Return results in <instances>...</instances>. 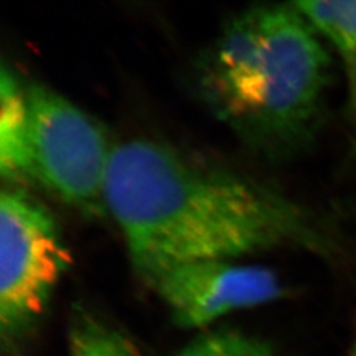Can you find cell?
I'll return each mask as SVG.
<instances>
[{"label":"cell","instance_id":"obj_1","mask_svg":"<svg viewBox=\"0 0 356 356\" xmlns=\"http://www.w3.org/2000/svg\"><path fill=\"white\" fill-rule=\"evenodd\" d=\"M104 201L148 284L189 263L327 243L305 211L279 194L147 139L113 147Z\"/></svg>","mask_w":356,"mask_h":356},{"label":"cell","instance_id":"obj_2","mask_svg":"<svg viewBox=\"0 0 356 356\" xmlns=\"http://www.w3.org/2000/svg\"><path fill=\"white\" fill-rule=\"evenodd\" d=\"M329 76V54L293 3L235 15L197 64V85L211 113L273 159L314 138Z\"/></svg>","mask_w":356,"mask_h":356},{"label":"cell","instance_id":"obj_3","mask_svg":"<svg viewBox=\"0 0 356 356\" xmlns=\"http://www.w3.org/2000/svg\"><path fill=\"white\" fill-rule=\"evenodd\" d=\"M70 266L51 211L15 188L0 195V330L13 353L42 317Z\"/></svg>","mask_w":356,"mask_h":356},{"label":"cell","instance_id":"obj_4","mask_svg":"<svg viewBox=\"0 0 356 356\" xmlns=\"http://www.w3.org/2000/svg\"><path fill=\"white\" fill-rule=\"evenodd\" d=\"M33 179L83 216L101 218L113 148L104 128L56 91L26 88Z\"/></svg>","mask_w":356,"mask_h":356},{"label":"cell","instance_id":"obj_5","mask_svg":"<svg viewBox=\"0 0 356 356\" xmlns=\"http://www.w3.org/2000/svg\"><path fill=\"white\" fill-rule=\"evenodd\" d=\"M181 327H204L231 312L268 304L282 294L267 268L204 260L168 269L149 284Z\"/></svg>","mask_w":356,"mask_h":356},{"label":"cell","instance_id":"obj_6","mask_svg":"<svg viewBox=\"0 0 356 356\" xmlns=\"http://www.w3.org/2000/svg\"><path fill=\"white\" fill-rule=\"evenodd\" d=\"M0 173L10 185L33 179L26 89L6 65L0 72Z\"/></svg>","mask_w":356,"mask_h":356},{"label":"cell","instance_id":"obj_7","mask_svg":"<svg viewBox=\"0 0 356 356\" xmlns=\"http://www.w3.org/2000/svg\"><path fill=\"white\" fill-rule=\"evenodd\" d=\"M293 6L346 61L356 57V0L297 1Z\"/></svg>","mask_w":356,"mask_h":356},{"label":"cell","instance_id":"obj_8","mask_svg":"<svg viewBox=\"0 0 356 356\" xmlns=\"http://www.w3.org/2000/svg\"><path fill=\"white\" fill-rule=\"evenodd\" d=\"M69 342L70 356H140L123 334L89 314L76 316Z\"/></svg>","mask_w":356,"mask_h":356},{"label":"cell","instance_id":"obj_9","mask_svg":"<svg viewBox=\"0 0 356 356\" xmlns=\"http://www.w3.org/2000/svg\"><path fill=\"white\" fill-rule=\"evenodd\" d=\"M226 356H275L267 344L235 332H225Z\"/></svg>","mask_w":356,"mask_h":356},{"label":"cell","instance_id":"obj_10","mask_svg":"<svg viewBox=\"0 0 356 356\" xmlns=\"http://www.w3.org/2000/svg\"><path fill=\"white\" fill-rule=\"evenodd\" d=\"M176 356H226L225 332L204 335L181 350Z\"/></svg>","mask_w":356,"mask_h":356},{"label":"cell","instance_id":"obj_11","mask_svg":"<svg viewBox=\"0 0 356 356\" xmlns=\"http://www.w3.org/2000/svg\"><path fill=\"white\" fill-rule=\"evenodd\" d=\"M347 85H348V115L356 132V57L347 60Z\"/></svg>","mask_w":356,"mask_h":356},{"label":"cell","instance_id":"obj_12","mask_svg":"<svg viewBox=\"0 0 356 356\" xmlns=\"http://www.w3.org/2000/svg\"><path fill=\"white\" fill-rule=\"evenodd\" d=\"M351 356H356V346L355 348H354V351H353V354H351Z\"/></svg>","mask_w":356,"mask_h":356}]
</instances>
